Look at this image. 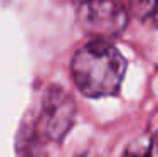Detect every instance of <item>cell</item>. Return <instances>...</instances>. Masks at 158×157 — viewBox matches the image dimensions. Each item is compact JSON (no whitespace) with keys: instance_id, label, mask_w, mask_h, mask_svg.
<instances>
[{"instance_id":"1","label":"cell","mask_w":158,"mask_h":157,"mask_svg":"<svg viewBox=\"0 0 158 157\" xmlns=\"http://www.w3.org/2000/svg\"><path fill=\"white\" fill-rule=\"evenodd\" d=\"M71 71L82 95L101 98L119 91L126 73V61L113 44L94 39L74 54Z\"/></svg>"},{"instance_id":"2","label":"cell","mask_w":158,"mask_h":157,"mask_svg":"<svg viewBox=\"0 0 158 157\" xmlns=\"http://www.w3.org/2000/svg\"><path fill=\"white\" fill-rule=\"evenodd\" d=\"M77 20L86 34L106 41L123 32L128 12L116 0H84L77 7Z\"/></svg>"},{"instance_id":"3","label":"cell","mask_w":158,"mask_h":157,"mask_svg":"<svg viewBox=\"0 0 158 157\" xmlns=\"http://www.w3.org/2000/svg\"><path fill=\"white\" fill-rule=\"evenodd\" d=\"M76 115L74 100L59 86L47 89L39 113L37 130L47 140L59 142L69 132Z\"/></svg>"},{"instance_id":"4","label":"cell","mask_w":158,"mask_h":157,"mask_svg":"<svg viewBox=\"0 0 158 157\" xmlns=\"http://www.w3.org/2000/svg\"><path fill=\"white\" fill-rule=\"evenodd\" d=\"M131 10L143 24L158 27V0H131Z\"/></svg>"},{"instance_id":"5","label":"cell","mask_w":158,"mask_h":157,"mask_svg":"<svg viewBox=\"0 0 158 157\" xmlns=\"http://www.w3.org/2000/svg\"><path fill=\"white\" fill-rule=\"evenodd\" d=\"M123 157H152V142L150 140L136 142L123 154Z\"/></svg>"},{"instance_id":"6","label":"cell","mask_w":158,"mask_h":157,"mask_svg":"<svg viewBox=\"0 0 158 157\" xmlns=\"http://www.w3.org/2000/svg\"><path fill=\"white\" fill-rule=\"evenodd\" d=\"M155 144H156V149H158V133H156V139H155Z\"/></svg>"}]
</instances>
